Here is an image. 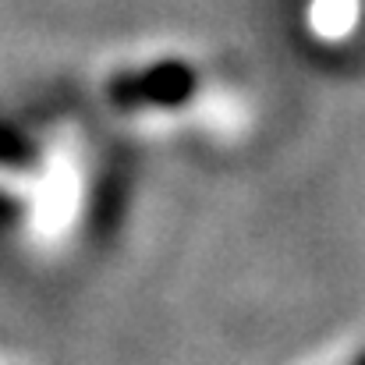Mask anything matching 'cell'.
<instances>
[{"instance_id": "1", "label": "cell", "mask_w": 365, "mask_h": 365, "mask_svg": "<svg viewBox=\"0 0 365 365\" xmlns=\"http://www.w3.org/2000/svg\"><path fill=\"white\" fill-rule=\"evenodd\" d=\"M195 75L181 64H156L138 75H124L114 82V100L124 103H174L192 89Z\"/></svg>"}]
</instances>
